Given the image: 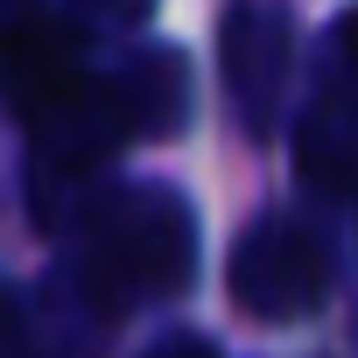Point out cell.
I'll list each match as a JSON object with an SVG mask.
<instances>
[{
    "label": "cell",
    "mask_w": 358,
    "mask_h": 358,
    "mask_svg": "<svg viewBox=\"0 0 358 358\" xmlns=\"http://www.w3.org/2000/svg\"><path fill=\"white\" fill-rule=\"evenodd\" d=\"M323 281H330L323 246H316L302 225H288V218L253 225V232L239 239V253H232V295H239V309L260 316V323H295V316H309V309L323 302Z\"/></svg>",
    "instance_id": "1"
},
{
    "label": "cell",
    "mask_w": 358,
    "mask_h": 358,
    "mask_svg": "<svg viewBox=\"0 0 358 358\" xmlns=\"http://www.w3.org/2000/svg\"><path fill=\"white\" fill-rule=\"evenodd\" d=\"M99 253L141 288H176L190 274V225L169 197H134V211H113L99 225Z\"/></svg>",
    "instance_id": "2"
},
{
    "label": "cell",
    "mask_w": 358,
    "mask_h": 358,
    "mask_svg": "<svg viewBox=\"0 0 358 358\" xmlns=\"http://www.w3.org/2000/svg\"><path fill=\"white\" fill-rule=\"evenodd\" d=\"M155 358H211V344H197V337H169Z\"/></svg>",
    "instance_id": "3"
},
{
    "label": "cell",
    "mask_w": 358,
    "mask_h": 358,
    "mask_svg": "<svg viewBox=\"0 0 358 358\" xmlns=\"http://www.w3.org/2000/svg\"><path fill=\"white\" fill-rule=\"evenodd\" d=\"M344 57H351V64H358V15H351V22H344Z\"/></svg>",
    "instance_id": "4"
}]
</instances>
